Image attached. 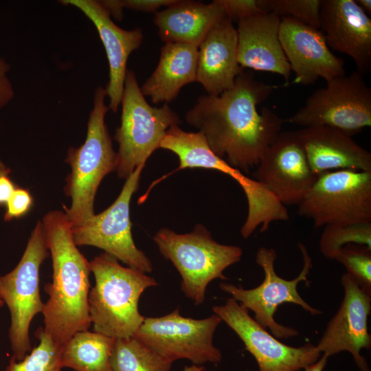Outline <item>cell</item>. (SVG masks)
<instances>
[{"mask_svg": "<svg viewBox=\"0 0 371 371\" xmlns=\"http://www.w3.org/2000/svg\"><path fill=\"white\" fill-rule=\"evenodd\" d=\"M278 87L243 70L230 89L199 97L186 120L203 135L216 155L247 174L282 131L284 120L278 114L267 106L258 109Z\"/></svg>", "mask_w": 371, "mask_h": 371, "instance_id": "cell-1", "label": "cell"}, {"mask_svg": "<svg viewBox=\"0 0 371 371\" xmlns=\"http://www.w3.org/2000/svg\"><path fill=\"white\" fill-rule=\"evenodd\" d=\"M41 221L52 262V281L44 286L49 297L42 312L43 328L63 346L91 324L88 303L90 263L74 242L71 224L65 211H50Z\"/></svg>", "mask_w": 371, "mask_h": 371, "instance_id": "cell-2", "label": "cell"}, {"mask_svg": "<svg viewBox=\"0 0 371 371\" xmlns=\"http://www.w3.org/2000/svg\"><path fill=\"white\" fill-rule=\"evenodd\" d=\"M89 263L95 278L88 299L93 331L115 339L133 337L145 318L139 311V298L157 281L105 252Z\"/></svg>", "mask_w": 371, "mask_h": 371, "instance_id": "cell-3", "label": "cell"}, {"mask_svg": "<svg viewBox=\"0 0 371 371\" xmlns=\"http://www.w3.org/2000/svg\"><path fill=\"white\" fill-rule=\"evenodd\" d=\"M105 89L98 87L93 106L87 122L86 139L78 147L68 149L66 162L71 172L66 178L64 191L71 198L69 207L64 205L71 226L85 223L94 214V201L98 187L104 177L116 170L117 152L105 124L109 110L105 104Z\"/></svg>", "mask_w": 371, "mask_h": 371, "instance_id": "cell-4", "label": "cell"}, {"mask_svg": "<svg viewBox=\"0 0 371 371\" xmlns=\"http://www.w3.org/2000/svg\"><path fill=\"white\" fill-rule=\"evenodd\" d=\"M153 240L161 254L179 273L185 296L196 306L203 303L208 284L217 278L226 280L223 271L243 256L240 247L217 243L201 224L186 234L161 228Z\"/></svg>", "mask_w": 371, "mask_h": 371, "instance_id": "cell-5", "label": "cell"}, {"mask_svg": "<svg viewBox=\"0 0 371 371\" xmlns=\"http://www.w3.org/2000/svg\"><path fill=\"white\" fill-rule=\"evenodd\" d=\"M160 148L178 157L179 166L174 172L185 168L213 169L232 177L240 185L248 205L247 216L240 229L244 238H249L258 226L260 232H265L271 223L289 219L286 206L260 183L216 155L200 132H187L173 125L166 131Z\"/></svg>", "mask_w": 371, "mask_h": 371, "instance_id": "cell-6", "label": "cell"}, {"mask_svg": "<svg viewBox=\"0 0 371 371\" xmlns=\"http://www.w3.org/2000/svg\"><path fill=\"white\" fill-rule=\"evenodd\" d=\"M120 126L114 139L118 144L117 152V175L127 179L160 148L168 129L179 125L181 120L169 106H152L142 94L135 72L128 69L121 100Z\"/></svg>", "mask_w": 371, "mask_h": 371, "instance_id": "cell-7", "label": "cell"}, {"mask_svg": "<svg viewBox=\"0 0 371 371\" xmlns=\"http://www.w3.org/2000/svg\"><path fill=\"white\" fill-rule=\"evenodd\" d=\"M49 256L43 225L38 221L17 265L0 276V300L10 313L8 338L12 357L16 361L22 360L32 350L30 325L34 317L42 313L45 304L40 294V269Z\"/></svg>", "mask_w": 371, "mask_h": 371, "instance_id": "cell-8", "label": "cell"}, {"mask_svg": "<svg viewBox=\"0 0 371 371\" xmlns=\"http://www.w3.org/2000/svg\"><path fill=\"white\" fill-rule=\"evenodd\" d=\"M298 248L303 257V267L299 275L293 280L280 277L275 270L276 251L272 248L260 247L256 255V262L263 270L262 282L254 289H245L235 284L221 282L220 289L232 295L240 305L254 313V319L277 339L289 338L298 335V331L291 327L277 322L274 315L278 307L284 303L300 306L312 315H318L322 311L309 305L300 296L297 285L304 281L308 284V276L313 267L312 259L305 245L298 243Z\"/></svg>", "mask_w": 371, "mask_h": 371, "instance_id": "cell-9", "label": "cell"}, {"mask_svg": "<svg viewBox=\"0 0 371 371\" xmlns=\"http://www.w3.org/2000/svg\"><path fill=\"white\" fill-rule=\"evenodd\" d=\"M284 122L303 128L330 126L352 137L371 126V89L356 70L334 78Z\"/></svg>", "mask_w": 371, "mask_h": 371, "instance_id": "cell-10", "label": "cell"}, {"mask_svg": "<svg viewBox=\"0 0 371 371\" xmlns=\"http://www.w3.org/2000/svg\"><path fill=\"white\" fill-rule=\"evenodd\" d=\"M297 205L316 227L371 223V172L322 173Z\"/></svg>", "mask_w": 371, "mask_h": 371, "instance_id": "cell-11", "label": "cell"}, {"mask_svg": "<svg viewBox=\"0 0 371 371\" xmlns=\"http://www.w3.org/2000/svg\"><path fill=\"white\" fill-rule=\"evenodd\" d=\"M221 322L214 313L204 319L186 317L177 308L164 316L145 317L133 337L173 362L184 359L196 365L218 363L222 354L213 339Z\"/></svg>", "mask_w": 371, "mask_h": 371, "instance_id": "cell-12", "label": "cell"}, {"mask_svg": "<svg viewBox=\"0 0 371 371\" xmlns=\"http://www.w3.org/2000/svg\"><path fill=\"white\" fill-rule=\"evenodd\" d=\"M145 164L137 166L126 179L123 188L114 202L102 212L94 214L82 225L71 226L74 243L78 246L100 248L128 267L150 273L153 265L133 240L130 218V203L139 188Z\"/></svg>", "mask_w": 371, "mask_h": 371, "instance_id": "cell-13", "label": "cell"}, {"mask_svg": "<svg viewBox=\"0 0 371 371\" xmlns=\"http://www.w3.org/2000/svg\"><path fill=\"white\" fill-rule=\"evenodd\" d=\"M212 311L238 336L255 358L259 371H299L321 357L316 345L299 347L283 344L259 324L234 298L214 306Z\"/></svg>", "mask_w": 371, "mask_h": 371, "instance_id": "cell-14", "label": "cell"}, {"mask_svg": "<svg viewBox=\"0 0 371 371\" xmlns=\"http://www.w3.org/2000/svg\"><path fill=\"white\" fill-rule=\"evenodd\" d=\"M252 176L284 206L297 205L318 177L295 131H281L264 152Z\"/></svg>", "mask_w": 371, "mask_h": 371, "instance_id": "cell-15", "label": "cell"}, {"mask_svg": "<svg viewBox=\"0 0 371 371\" xmlns=\"http://www.w3.org/2000/svg\"><path fill=\"white\" fill-rule=\"evenodd\" d=\"M344 298L327 324L316 345L328 357L341 352H350L361 371H370L362 349L370 350L371 336L368 320L371 311V293L363 289L348 273L341 278Z\"/></svg>", "mask_w": 371, "mask_h": 371, "instance_id": "cell-16", "label": "cell"}, {"mask_svg": "<svg viewBox=\"0 0 371 371\" xmlns=\"http://www.w3.org/2000/svg\"><path fill=\"white\" fill-rule=\"evenodd\" d=\"M279 39L295 78L292 84L309 86L346 74L344 61L331 52L319 29L283 17Z\"/></svg>", "mask_w": 371, "mask_h": 371, "instance_id": "cell-17", "label": "cell"}, {"mask_svg": "<svg viewBox=\"0 0 371 371\" xmlns=\"http://www.w3.org/2000/svg\"><path fill=\"white\" fill-rule=\"evenodd\" d=\"M319 30L329 48L354 60L357 71H370L371 19L355 0H322Z\"/></svg>", "mask_w": 371, "mask_h": 371, "instance_id": "cell-18", "label": "cell"}, {"mask_svg": "<svg viewBox=\"0 0 371 371\" xmlns=\"http://www.w3.org/2000/svg\"><path fill=\"white\" fill-rule=\"evenodd\" d=\"M64 5L78 8L95 25L104 47L109 63V80L105 89L109 110L116 113L121 105L127 60L142 43L140 28L124 30L111 19L110 14L95 0H62Z\"/></svg>", "mask_w": 371, "mask_h": 371, "instance_id": "cell-19", "label": "cell"}, {"mask_svg": "<svg viewBox=\"0 0 371 371\" xmlns=\"http://www.w3.org/2000/svg\"><path fill=\"white\" fill-rule=\"evenodd\" d=\"M281 18L262 12L238 22V61L243 69L282 76L289 85L291 69L279 39Z\"/></svg>", "mask_w": 371, "mask_h": 371, "instance_id": "cell-20", "label": "cell"}, {"mask_svg": "<svg viewBox=\"0 0 371 371\" xmlns=\"http://www.w3.org/2000/svg\"><path fill=\"white\" fill-rule=\"evenodd\" d=\"M312 171L317 175L339 170L371 172V154L344 131L326 126L295 131Z\"/></svg>", "mask_w": 371, "mask_h": 371, "instance_id": "cell-21", "label": "cell"}, {"mask_svg": "<svg viewBox=\"0 0 371 371\" xmlns=\"http://www.w3.org/2000/svg\"><path fill=\"white\" fill-rule=\"evenodd\" d=\"M244 69L238 61V34L227 16L218 21L199 46L196 80L208 95L230 89Z\"/></svg>", "mask_w": 371, "mask_h": 371, "instance_id": "cell-22", "label": "cell"}, {"mask_svg": "<svg viewBox=\"0 0 371 371\" xmlns=\"http://www.w3.org/2000/svg\"><path fill=\"white\" fill-rule=\"evenodd\" d=\"M226 16L219 0L209 3L181 1L156 12L153 23L165 43H180L199 46L211 28Z\"/></svg>", "mask_w": 371, "mask_h": 371, "instance_id": "cell-23", "label": "cell"}, {"mask_svg": "<svg viewBox=\"0 0 371 371\" xmlns=\"http://www.w3.org/2000/svg\"><path fill=\"white\" fill-rule=\"evenodd\" d=\"M199 46L168 43L161 49L158 64L140 87L142 94L153 104H168L185 85L196 82Z\"/></svg>", "mask_w": 371, "mask_h": 371, "instance_id": "cell-24", "label": "cell"}, {"mask_svg": "<svg viewBox=\"0 0 371 371\" xmlns=\"http://www.w3.org/2000/svg\"><path fill=\"white\" fill-rule=\"evenodd\" d=\"M115 338L89 330L76 333L61 348L63 368L76 371H112Z\"/></svg>", "mask_w": 371, "mask_h": 371, "instance_id": "cell-25", "label": "cell"}, {"mask_svg": "<svg viewBox=\"0 0 371 371\" xmlns=\"http://www.w3.org/2000/svg\"><path fill=\"white\" fill-rule=\"evenodd\" d=\"M172 363L134 337L115 339L112 371H170Z\"/></svg>", "mask_w": 371, "mask_h": 371, "instance_id": "cell-26", "label": "cell"}, {"mask_svg": "<svg viewBox=\"0 0 371 371\" xmlns=\"http://www.w3.org/2000/svg\"><path fill=\"white\" fill-rule=\"evenodd\" d=\"M34 335L38 345L21 361L11 357L5 371H62V346L45 333L43 326L38 327Z\"/></svg>", "mask_w": 371, "mask_h": 371, "instance_id": "cell-27", "label": "cell"}, {"mask_svg": "<svg viewBox=\"0 0 371 371\" xmlns=\"http://www.w3.org/2000/svg\"><path fill=\"white\" fill-rule=\"evenodd\" d=\"M350 244L371 249V223L326 225L319 248L325 258L334 260L341 248Z\"/></svg>", "mask_w": 371, "mask_h": 371, "instance_id": "cell-28", "label": "cell"}, {"mask_svg": "<svg viewBox=\"0 0 371 371\" xmlns=\"http://www.w3.org/2000/svg\"><path fill=\"white\" fill-rule=\"evenodd\" d=\"M263 12L288 17L313 27L320 28L322 0H258Z\"/></svg>", "mask_w": 371, "mask_h": 371, "instance_id": "cell-29", "label": "cell"}, {"mask_svg": "<svg viewBox=\"0 0 371 371\" xmlns=\"http://www.w3.org/2000/svg\"><path fill=\"white\" fill-rule=\"evenodd\" d=\"M334 260L344 266L347 272L369 293H371V249L350 244L340 249Z\"/></svg>", "mask_w": 371, "mask_h": 371, "instance_id": "cell-30", "label": "cell"}, {"mask_svg": "<svg viewBox=\"0 0 371 371\" xmlns=\"http://www.w3.org/2000/svg\"><path fill=\"white\" fill-rule=\"evenodd\" d=\"M34 203L30 192L17 187L5 205L4 220L10 221L25 216L32 210Z\"/></svg>", "mask_w": 371, "mask_h": 371, "instance_id": "cell-31", "label": "cell"}, {"mask_svg": "<svg viewBox=\"0 0 371 371\" xmlns=\"http://www.w3.org/2000/svg\"><path fill=\"white\" fill-rule=\"evenodd\" d=\"M225 16L232 21L256 14L263 11L258 5V0H219Z\"/></svg>", "mask_w": 371, "mask_h": 371, "instance_id": "cell-32", "label": "cell"}, {"mask_svg": "<svg viewBox=\"0 0 371 371\" xmlns=\"http://www.w3.org/2000/svg\"><path fill=\"white\" fill-rule=\"evenodd\" d=\"M177 0H122L124 8L144 12H154L165 6L168 7Z\"/></svg>", "mask_w": 371, "mask_h": 371, "instance_id": "cell-33", "label": "cell"}, {"mask_svg": "<svg viewBox=\"0 0 371 371\" xmlns=\"http://www.w3.org/2000/svg\"><path fill=\"white\" fill-rule=\"evenodd\" d=\"M16 188L9 175L0 176V207L5 206Z\"/></svg>", "mask_w": 371, "mask_h": 371, "instance_id": "cell-34", "label": "cell"}, {"mask_svg": "<svg viewBox=\"0 0 371 371\" xmlns=\"http://www.w3.org/2000/svg\"><path fill=\"white\" fill-rule=\"evenodd\" d=\"M14 91L12 82L7 77H0V109L6 106L14 98Z\"/></svg>", "mask_w": 371, "mask_h": 371, "instance_id": "cell-35", "label": "cell"}, {"mask_svg": "<svg viewBox=\"0 0 371 371\" xmlns=\"http://www.w3.org/2000/svg\"><path fill=\"white\" fill-rule=\"evenodd\" d=\"M99 2L115 19L121 21L123 19L124 7L122 0H103Z\"/></svg>", "mask_w": 371, "mask_h": 371, "instance_id": "cell-36", "label": "cell"}, {"mask_svg": "<svg viewBox=\"0 0 371 371\" xmlns=\"http://www.w3.org/2000/svg\"><path fill=\"white\" fill-rule=\"evenodd\" d=\"M328 357L323 354L322 357L314 363L306 366L304 371H323L326 366Z\"/></svg>", "mask_w": 371, "mask_h": 371, "instance_id": "cell-37", "label": "cell"}, {"mask_svg": "<svg viewBox=\"0 0 371 371\" xmlns=\"http://www.w3.org/2000/svg\"><path fill=\"white\" fill-rule=\"evenodd\" d=\"M357 5L366 14H371L370 0H355Z\"/></svg>", "mask_w": 371, "mask_h": 371, "instance_id": "cell-38", "label": "cell"}, {"mask_svg": "<svg viewBox=\"0 0 371 371\" xmlns=\"http://www.w3.org/2000/svg\"><path fill=\"white\" fill-rule=\"evenodd\" d=\"M10 69V66L5 59L0 58V77L5 76Z\"/></svg>", "mask_w": 371, "mask_h": 371, "instance_id": "cell-39", "label": "cell"}, {"mask_svg": "<svg viewBox=\"0 0 371 371\" xmlns=\"http://www.w3.org/2000/svg\"><path fill=\"white\" fill-rule=\"evenodd\" d=\"M11 170L0 159V176L9 175Z\"/></svg>", "mask_w": 371, "mask_h": 371, "instance_id": "cell-40", "label": "cell"}, {"mask_svg": "<svg viewBox=\"0 0 371 371\" xmlns=\"http://www.w3.org/2000/svg\"><path fill=\"white\" fill-rule=\"evenodd\" d=\"M203 367H198L193 366L191 367H186L183 371H203Z\"/></svg>", "mask_w": 371, "mask_h": 371, "instance_id": "cell-41", "label": "cell"}, {"mask_svg": "<svg viewBox=\"0 0 371 371\" xmlns=\"http://www.w3.org/2000/svg\"><path fill=\"white\" fill-rule=\"evenodd\" d=\"M4 305V302L0 300V307H2Z\"/></svg>", "mask_w": 371, "mask_h": 371, "instance_id": "cell-42", "label": "cell"}]
</instances>
